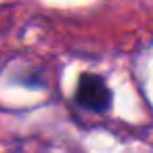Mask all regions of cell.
Listing matches in <instances>:
<instances>
[{
  "label": "cell",
  "instance_id": "6da1fadb",
  "mask_svg": "<svg viewBox=\"0 0 153 153\" xmlns=\"http://www.w3.org/2000/svg\"><path fill=\"white\" fill-rule=\"evenodd\" d=\"M111 99H113L111 88L107 86V82H105L103 76L84 71L78 78V86H76L74 101L82 109L92 111V113H105L111 107Z\"/></svg>",
  "mask_w": 153,
  "mask_h": 153
}]
</instances>
